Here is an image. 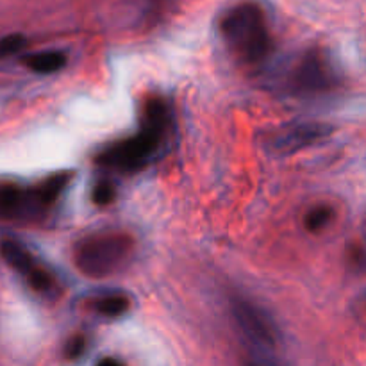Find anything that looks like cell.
<instances>
[{
    "instance_id": "6da1fadb",
    "label": "cell",
    "mask_w": 366,
    "mask_h": 366,
    "mask_svg": "<svg viewBox=\"0 0 366 366\" xmlns=\"http://www.w3.org/2000/svg\"><path fill=\"white\" fill-rule=\"evenodd\" d=\"M168 122H170V114H168L167 104L161 99H150L143 111L139 134L100 150L95 157V163L111 170H139L152 159V156L161 147V142L167 134Z\"/></svg>"
},
{
    "instance_id": "7a4b0ae2",
    "label": "cell",
    "mask_w": 366,
    "mask_h": 366,
    "mask_svg": "<svg viewBox=\"0 0 366 366\" xmlns=\"http://www.w3.org/2000/svg\"><path fill=\"white\" fill-rule=\"evenodd\" d=\"M220 32L229 50L242 63H257L270 52L272 39L264 11L257 4H238L225 11Z\"/></svg>"
},
{
    "instance_id": "3957f363",
    "label": "cell",
    "mask_w": 366,
    "mask_h": 366,
    "mask_svg": "<svg viewBox=\"0 0 366 366\" xmlns=\"http://www.w3.org/2000/svg\"><path fill=\"white\" fill-rule=\"evenodd\" d=\"M134 252V239L125 232L104 231L79 239L71 252L75 268L92 279H104L120 272Z\"/></svg>"
},
{
    "instance_id": "277c9868",
    "label": "cell",
    "mask_w": 366,
    "mask_h": 366,
    "mask_svg": "<svg viewBox=\"0 0 366 366\" xmlns=\"http://www.w3.org/2000/svg\"><path fill=\"white\" fill-rule=\"evenodd\" d=\"M70 175L57 174L36 188H21L18 184H0V220L31 222L38 220L56 204L66 188Z\"/></svg>"
},
{
    "instance_id": "5b68a950",
    "label": "cell",
    "mask_w": 366,
    "mask_h": 366,
    "mask_svg": "<svg viewBox=\"0 0 366 366\" xmlns=\"http://www.w3.org/2000/svg\"><path fill=\"white\" fill-rule=\"evenodd\" d=\"M231 315L242 335L256 345L261 354H267L277 347V329L270 317L256 304L242 297H234L231 300Z\"/></svg>"
},
{
    "instance_id": "8992f818",
    "label": "cell",
    "mask_w": 366,
    "mask_h": 366,
    "mask_svg": "<svg viewBox=\"0 0 366 366\" xmlns=\"http://www.w3.org/2000/svg\"><path fill=\"white\" fill-rule=\"evenodd\" d=\"M331 132V127L324 124H297L293 127L281 129L272 138V147L279 154L299 152L304 147L325 138Z\"/></svg>"
},
{
    "instance_id": "52a82bcc",
    "label": "cell",
    "mask_w": 366,
    "mask_h": 366,
    "mask_svg": "<svg viewBox=\"0 0 366 366\" xmlns=\"http://www.w3.org/2000/svg\"><path fill=\"white\" fill-rule=\"evenodd\" d=\"M335 82V71L322 56L310 54L304 57V61L295 70V84L302 92H324L331 88Z\"/></svg>"
},
{
    "instance_id": "ba28073f",
    "label": "cell",
    "mask_w": 366,
    "mask_h": 366,
    "mask_svg": "<svg viewBox=\"0 0 366 366\" xmlns=\"http://www.w3.org/2000/svg\"><path fill=\"white\" fill-rule=\"evenodd\" d=\"M0 254H2L4 261H6L13 270H16L18 274L24 275L25 279L39 267V264H36L32 254L29 252L24 245L14 242V239H2V242H0Z\"/></svg>"
},
{
    "instance_id": "9c48e42d",
    "label": "cell",
    "mask_w": 366,
    "mask_h": 366,
    "mask_svg": "<svg viewBox=\"0 0 366 366\" xmlns=\"http://www.w3.org/2000/svg\"><path fill=\"white\" fill-rule=\"evenodd\" d=\"M24 63L29 70L36 71V74H54V71H59L66 64V56L63 52L49 50V52H39L27 56L24 59Z\"/></svg>"
},
{
    "instance_id": "30bf717a",
    "label": "cell",
    "mask_w": 366,
    "mask_h": 366,
    "mask_svg": "<svg viewBox=\"0 0 366 366\" xmlns=\"http://www.w3.org/2000/svg\"><path fill=\"white\" fill-rule=\"evenodd\" d=\"M332 218H335V209H332L331 206L320 204V206H315L307 211L306 217H304V227H306V231L318 234V232H322L324 229H327V225L331 224Z\"/></svg>"
},
{
    "instance_id": "8fae6325",
    "label": "cell",
    "mask_w": 366,
    "mask_h": 366,
    "mask_svg": "<svg viewBox=\"0 0 366 366\" xmlns=\"http://www.w3.org/2000/svg\"><path fill=\"white\" fill-rule=\"evenodd\" d=\"M131 307V300L124 295H109L99 299L93 304V310L104 317H122L125 315Z\"/></svg>"
},
{
    "instance_id": "7c38bea8",
    "label": "cell",
    "mask_w": 366,
    "mask_h": 366,
    "mask_svg": "<svg viewBox=\"0 0 366 366\" xmlns=\"http://www.w3.org/2000/svg\"><path fill=\"white\" fill-rule=\"evenodd\" d=\"M27 282H29V286H31V288L38 293L52 292V288H54L52 275H50L49 272L41 267H38L31 275H29Z\"/></svg>"
},
{
    "instance_id": "4fadbf2b",
    "label": "cell",
    "mask_w": 366,
    "mask_h": 366,
    "mask_svg": "<svg viewBox=\"0 0 366 366\" xmlns=\"http://www.w3.org/2000/svg\"><path fill=\"white\" fill-rule=\"evenodd\" d=\"M117 197V188L109 181H99L93 188L92 200L97 206H109Z\"/></svg>"
},
{
    "instance_id": "5bb4252c",
    "label": "cell",
    "mask_w": 366,
    "mask_h": 366,
    "mask_svg": "<svg viewBox=\"0 0 366 366\" xmlns=\"http://www.w3.org/2000/svg\"><path fill=\"white\" fill-rule=\"evenodd\" d=\"M25 41L27 39H25L24 34H7L0 38V59L20 52L25 46Z\"/></svg>"
},
{
    "instance_id": "9a60e30c",
    "label": "cell",
    "mask_w": 366,
    "mask_h": 366,
    "mask_svg": "<svg viewBox=\"0 0 366 366\" xmlns=\"http://www.w3.org/2000/svg\"><path fill=\"white\" fill-rule=\"evenodd\" d=\"M84 350H86L84 336L77 335V336H74V338L68 340L66 347H64V356H66L68 360L74 361V360H79V357L84 354Z\"/></svg>"
},
{
    "instance_id": "2e32d148",
    "label": "cell",
    "mask_w": 366,
    "mask_h": 366,
    "mask_svg": "<svg viewBox=\"0 0 366 366\" xmlns=\"http://www.w3.org/2000/svg\"><path fill=\"white\" fill-rule=\"evenodd\" d=\"M243 366H279L275 363L274 360H270V357H267L264 354H252V356H249L245 360V363Z\"/></svg>"
},
{
    "instance_id": "e0dca14e",
    "label": "cell",
    "mask_w": 366,
    "mask_h": 366,
    "mask_svg": "<svg viewBox=\"0 0 366 366\" xmlns=\"http://www.w3.org/2000/svg\"><path fill=\"white\" fill-rule=\"evenodd\" d=\"M97 366H124L120 360H117V357H104V360H100Z\"/></svg>"
}]
</instances>
